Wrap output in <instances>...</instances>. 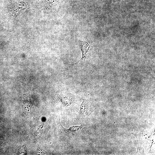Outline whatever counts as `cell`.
I'll list each match as a JSON object with an SVG mask.
<instances>
[{
	"instance_id": "cell-1",
	"label": "cell",
	"mask_w": 155,
	"mask_h": 155,
	"mask_svg": "<svg viewBox=\"0 0 155 155\" xmlns=\"http://www.w3.org/2000/svg\"><path fill=\"white\" fill-rule=\"evenodd\" d=\"M79 46L82 53V57L80 60L75 63V64L80 63L82 62L83 61L85 60L86 53L90 48V46L88 43L85 41H80L79 44Z\"/></svg>"
}]
</instances>
